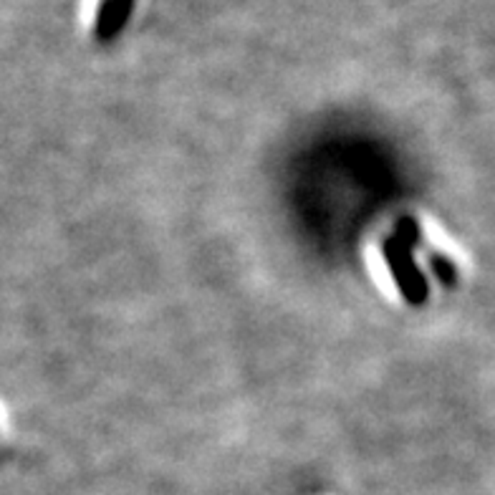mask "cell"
Instances as JSON below:
<instances>
[]
</instances>
